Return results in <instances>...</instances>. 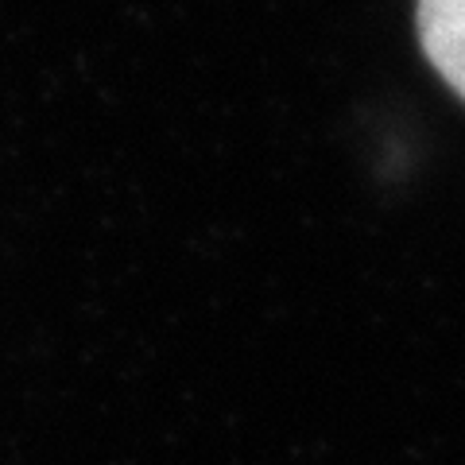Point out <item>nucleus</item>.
<instances>
[{"label": "nucleus", "mask_w": 465, "mask_h": 465, "mask_svg": "<svg viewBox=\"0 0 465 465\" xmlns=\"http://www.w3.org/2000/svg\"><path fill=\"white\" fill-rule=\"evenodd\" d=\"M415 27L434 74L465 101V0H419Z\"/></svg>", "instance_id": "nucleus-1"}]
</instances>
